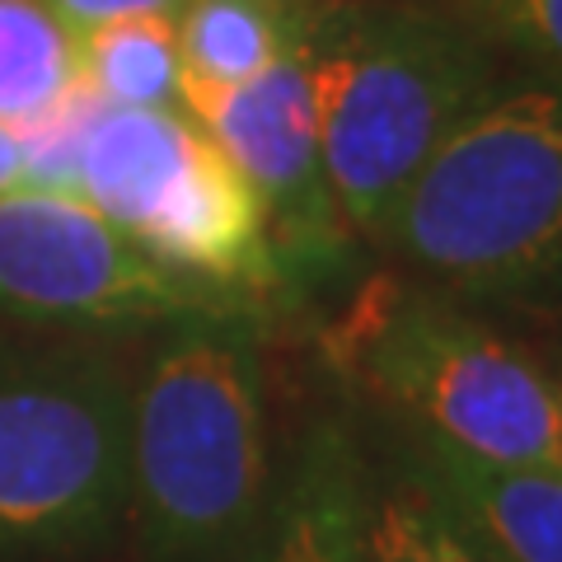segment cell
I'll list each match as a JSON object with an SVG mask.
<instances>
[{
	"instance_id": "obj_1",
	"label": "cell",
	"mask_w": 562,
	"mask_h": 562,
	"mask_svg": "<svg viewBox=\"0 0 562 562\" xmlns=\"http://www.w3.org/2000/svg\"><path fill=\"white\" fill-rule=\"evenodd\" d=\"M150 328L132 366L127 525L146 562H249L277 492L262 314L216 301Z\"/></svg>"
},
{
	"instance_id": "obj_2",
	"label": "cell",
	"mask_w": 562,
	"mask_h": 562,
	"mask_svg": "<svg viewBox=\"0 0 562 562\" xmlns=\"http://www.w3.org/2000/svg\"><path fill=\"white\" fill-rule=\"evenodd\" d=\"M403 277L464 305L562 295V80L506 66L384 216Z\"/></svg>"
},
{
	"instance_id": "obj_3",
	"label": "cell",
	"mask_w": 562,
	"mask_h": 562,
	"mask_svg": "<svg viewBox=\"0 0 562 562\" xmlns=\"http://www.w3.org/2000/svg\"><path fill=\"white\" fill-rule=\"evenodd\" d=\"M506 66L441 0H328L314 24V103L347 235L375 244L413 173Z\"/></svg>"
},
{
	"instance_id": "obj_4",
	"label": "cell",
	"mask_w": 562,
	"mask_h": 562,
	"mask_svg": "<svg viewBox=\"0 0 562 562\" xmlns=\"http://www.w3.org/2000/svg\"><path fill=\"white\" fill-rule=\"evenodd\" d=\"M328 361L403 441L562 469L553 375L454 295L413 277L366 281L328 328Z\"/></svg>"
},
{
	"instance_id": "obj_5",
	"label": "cell",
	"mask_w": 562,
	"mask_h": 562,
	"mask_svg": "<svg viewBox=\"0 0 562 562\" xmlns=\"http://www.w3.org/2000/svg\"><path fill=\"white\" fill-rule=\"evenodd\" d=\"M132 366L109 342L0 338V562L70 558L127 525Z\"/></svg>"
},
{
	"instance_id": "obj_6",
	"label": "cell",
	"mask_w": 562,
	"mask_h": 562,
	"mask_svg": "<svg viewBox=\"0 0 562 562\" xmlns=\"http://www.w3.org/2000/svg\"><path fill=\"white\" fill-rule=\"evenodd\" d=\"M70 192L206 291L249 305L291 291L254 188L183 109L94 99L76 136Z\"/></svg>"
},
{
	"instance_id": "obj_7",
	"label": "cell",
	"mask_w": 562,
	"mask_h": 562,
	"mask_svg": "<svg viewBox=\"0 0 562 562\" xmlns=\"http://www.w3.org/2000/svg\"><path fill=\"white\" fill-rule=\"evenodd\" d=\"M235 301L150 258L76 192L14 183L0 192V319L43 328H150Z\"/></svg>"
},
{
	"instance_id": "obj_8",
	"label": "cell",
	"mask_w": 562,
	"mask_h": 562,
	"mask_svg": "<svg viewBox=\"0 0 562 562\" xmlns=\"http://www.w3.org/2000/svg\"><path fill=\"white\" fill-rule=\"evenodd\" d=\"M183 113L225 150L268 216V235L286 281L319 277L338 262L347 225L333 206L319 155L314 103V33L258 76L231 90H192Z\"/></svg>"
},
{
	"instance_id": "obj_9",
	"label": "cell",
	"mask_w": 562,
	"mask_h": 562,
	"mask_svg": "<svg viewBox=\"0 0 562 562\" xmlns=\"http://www.w3.org/2000/svg\"><path fill=\"white\" fill-rule=\"evenodd\" d=\"M357 487L361 441L333 417L310 422L277 473L272 512L249 562H361Z\"/></svg>"
},
{
	"instance_id": "obj_10",
	"label": "cell",
	"mask_w": 562,
	"mask_h": 562,
	"mask_svg": "<svg viewBox=\"0 0 562 562\" xmlns=\"http://www.w3.org/2000/svg\"><path fill=\"white\" fill-rule=\"evenodd\" d=\"M357 530L361 562H497L450 506L422 454L394 431L380 454L361 446Z\"/></svg>"
},
{
	"instance_id": "obj_11",
	"label": "cell",
	"mask_w": 562,
	"mask_h": 562,
	"mask_svg": "<svg viewBox=\"0 0 562 562\" xmlns=\"http://www.w3.org/2000/svg\"><path fill=\"white\" fill-rule=\"evenodd\" d=\"M497 562H562V469L483 464L408 441Z\"/></svg>"
},
{
	"instance_id": "obj_12",
	"label": "cell",
	"mask_w": 562,
	"mask_h": 562,
	"mask_svg": "<svg viewBox=\"0 0 562 562\" xmlns=\"http://www.w3.org/2000/svg\"><path fill=\"white\" fill-rule=\"evenodd\" d=\"M328 0H188L173 14L183 94L231 90L301 47Z\"/></svg>"
},
{
	"instance_id": "obj_13",
	"label": "cell",
	"mask_w": 562,
	"mask_h": 562,
	"mask_svg": "<svg viewBox=\"0 0 562 562\" xmlns=\"http://www.w3.org/2000/svg\"><path fill=\"white\" fill-rule=\"evenodd\" d=\"M85 94L113 109H183V57L173 14H136L76 33Z\"/></svg>"
},
{
	"instance_id": "obj_14",
	"label": "cell",
	"mask_w": 562,
	"mask_h": 562,
	"mask_svg": "<svg viewBox=\"0 0 562 562\" xmlns=\"http://www.w3.org/2000/svg\"><path fill=\"white\" fill-rule=\"evenodd\" d=\"M76 90V33L43 0H0V127H38Z\"/></svg>"
},
{
	"instance_id": "obj_15",
	"label": "cell",
	"mask_w": 562,
	"mask_h": 562,
	"mask_svg": "<svg viewBox=\"0 0 562 562\" xmlns=\"http://www.w3.org/2000/svg\"><path fill=\"white\" fill-rule=\"evenodd\" d=\"M520 70L562 80V0H441Z\"/></svg>"
},
{
	"instance_id": "obj_16",
	"label": "cell",
	"mask_w": 562,
	"mask_h": 562,
	"mask_svg": "<svg viewBox=\"0 0 562 562\" xmlns=\"http://www.w3.org/2000/svg\"><path fill=\"white\" fill-rule=\"evenodd\" d=\"M70 33L113 24V20H136V14H179L188 0H43Z\"/></svg>"
},
{
	"instance_id": "obj_17",
	"label": "cell",
	"mask_w": 562,
	"mask_h": 562,
	"mask_svg": "<svg viewBox=\"0 0 562 562\" xmlns=\"http://www.w3.org/2000/svg\"><path fill=\"white\" fill-rule=\"evenodd\" d=\"M24 183V140L10 127H0V192Z\"/></svg>"
},
{
	"instance_id": "obj_18",
	"label": "cell",
	"mask_w": 562,
	"mask_h": 562,
	"mask_svg": "<svg viewBox=\"0 0 562 562\" xmlns=\"http://www.w3.org/2000/svg\"><path fill=\"white\" fill-rule=\"evenodd\" d=\"M553 394H558V427H562V371L553 375Z\"/></svg>"
}]
</instances>
